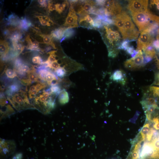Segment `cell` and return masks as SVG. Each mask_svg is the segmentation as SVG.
<instances>
[{
	"label": "cell",
	"mask_w": 159,
	"mask_h": 159,
	"mask_svg": "<svg viewBox=\"0 0 159 159\" xmlns=\"http://www.w3.org/2000/svg\"><path fill=\"white\" fill-rule=\"evenodd\" d=\"M131 14L132 19L140 31L154 25L159 24V17L153 14L148 9Z\"/></svg>",
	"instance_id": "obj_1"
},
{
	"label": "cell",
	"mask_w": 159,
	"mask_h": 159,
	"mask_svg": "<svg viewBox=\"0 0 159 159\" xmlns=\"http://www.w3.org/2000/svg\"><path fill=\"white\" fill-rule=\"evenodd\" d=\"M8 99L13 107L18 111L34 108L30 103L26 92L22 90H20L9 96Z\"/></svg>",
	"instance_id": "obj_2"
},
{
	"label": "cell",
	"mask_w": 159,
	"mask_h": 159,
	"mask_svg": "<svg viewBox=\"0 0 159 159\" xmlns=\"http://www.w3.org/2000/svg\"><path fill=\"white\" fill-rule=\"evenodd\" d=\"M139 32L132 22L130 16L126 12L125 16L123 30L121 34L122 38L131 41L136 40L138 38Z\"/></svg>",
	"instance_id": "obj_3"
},
{
	"label": "cell",
	"mask_w": 159,
	"mask_h": 159,
	"mask_svg": "<svg viewBox=\"0 0 159 159\" xmlns=\"http://www.w3.org/2000/svg\"><path fill=\"white\" fill-rule=\"evenodd\" d=\"M104 28L105 31V41L108 51L117 49L115 47L117 46L118 48L121 43L120 41L121 38L119 33L117 31L112 29L108 26H104Z\"/></svg>",
	"instance_id": "obj_4"
},
{
	"label": "cell",
	"mask_w": 159,
	"mask_h": 159,
	"mask_svg": "<svg viewBox=\"0 0 159 159\" xmlns=\"http://www.w3.org/2000/svg\"><path fill=\"white\" fill-rule=\"evenodd\" d=\"M143 53L141 50L134 57L127 59L124 63L125 67L127 69L133 70L139 69L145 65L143 62Z\"/></svg>",
	"instance_id": "obj_5"
},
{
	"label": "cell",
	"mask_w": 159,
	"mask_h": 159,
	"mask_svg": "<svg viewBox=\"0 0 159 159\" xmlns=\"http://www.w3.org/2000/svg\"><path fill=\"white\" fill-rule=\"evenodd\" d=\"M78 1L74 6H76V12L81 16L90 14L92 10L96 6L95 2L92 1Z\"/></svg>",
	"instance_id": "obj_6"
},
{
	"label": "cell",
	"mask_w": 159,
	"mask_h": 159,
	"mask_svg": "<svg viewBox=\"0 0 159 159\" xmlns=\"http://www.w3.org/2000/svg\"><path fill=\"white\" fill-rule=\"evenodd\" d=\"M154 40L153 37L149 33L144 31H141L137 41V50L142 49L144 52L148 47L152 45Z\"/></svg>",
	"instance_id": "obj_7"
},
{
	"label": "cell",
	"mask_w": 159,
	"mask_h": 159,
	"mask_svg": "<svg viewBox=\"0 0 159 159\" xmlns=\"http://www.w3.org/2000/svg\"><path fill=\"white\" fill-rule=\"evenodd\" d=\"M105 15L108 17L115 16L122 11V7L117 1H106L105 6Z\"/></svg>",
	"instance_id": "obj_8"
},
{
	"label": "cell",
	"mask_w": 159,
	"mask_h": 159,
	"mask_svg": "<svg viewBox=\"0 0 159 159\" xmlns=\"http://www.w3.org/2000/svg\"><path fill=\"white\" fill-rule=\"evenodd\" d=\"M148 0H129L127 8L131 13H135L146 10L148 9Z\"/></svg>",
	"instance_id": "obj_9"
},
{
	"label": "cell",
	"mask_w": 159,
	"mask_h": 159,
	"mask_svg": "<svg viewBox=\"0 0 159 159\" xmlns=\"http://www.w3.org/2000/svg\"><path fill=\"white\" fill-rule=\"evenodd\" d=\"M77 19V16L74 7L70 5L68 14L63 26L69 28L78 27Z\"/></svg>",
	"instance_id": "obj_10"
},
{
	"label": "cell",
	"mask_w": 159,
	"mask_h": 159,
	"mask_svg": "<svg viewBox=\"0 0 159 159\" xmlns=\"http://www.w3.org/2000/svg\"><path fill=\"white\" fill-rule=\"evenodd\" d=\"M15 147V143L13 140L0 139V150L1 154L8 155L14 151Z\"/></svg>",
	"instance_id": "obj_11"
},
{
	"label": "cell",
	"mask_w": 159,
	"mask_h": 159,
	"mask_svg": "<svg viewBox=\"0 0 159 159\" xmlns=\"http://www.w3.org/2000/svg\"><path fill=\"white\" fill-rule=\"evenodd\" d=\"M110 79L118 82L122 85H125L127 78L125 72L122 70L118 69L114 71L110 77Z\"/></svg>",
	"instance_id": "obj_12"
},
{
	"label": "cell",
	"mask_w": 159,
	"mask_h": 159,
	"mask_svg": "<svg viewBox=\"0 0 159 159\" xmlns=\"http://www.w3.org/2000/svg\"><path fill=\"white\" fill-rule=\"evenodd\" d=\"M126 11H123L119 14L114 16L113 19L114 24L118 28L121 34L123 32L125 22V16Z\"/></svg>",
	"instance_id": "obj_13"
},
{
	"label": "cell",
	"mask_w": 159,
	"mask_h": 159,
	"mask_svg": "<svg viewBox=\"0 0 159 159\" xmlns=\"http://www.w3.org/2000/svg\"><path fill=\"white\" fill-rule=\"evenodd\" d=\"M140 103L143 109L150 106L158 107L156 100L150 94L149 96L144 97Z\"/></svg>",
	"instance_id": "obj_14"
},
{
	"label": "cell",
	"mask_w": 159,
	"mask_h": 159,
	"mask_svg": "<svg viewBox=\"0 0 159 159\" xmlns=\"http://www.w3.org/2000/svg\"><path fill=\"white\" fill-rule=\"evenodd\" d=\"M67 28L65 27H60L56 29L51 32V36L56 39L60 40Z\"/></svg>",
	"instance_id": "obj_15"
},
{
	"label": "cell",
	"mask_w": 159,
	"mask_h": 159,
	"mask_svg": "<svg viewBox=\"0 0 159 159\" xmlns=\"http://www.w3.org/2000/svg\"><path fill=\"white\" fill-rule=\"evenodd\" d=\"M22 37V34L20 30L16 28L12 29L9 38L12 42H17Z\"/></svg>",
	"instance_id": "obj_16"
},
{
	"label": "cell",
	"mask_w": 159,
	"mask_h": 159,
	"mask_svg": "<svg viewBox=\"0 0 159 159\" xmlns=\"http://www.w3.org/2000/svg\"><path fill=\"white\" fill-rule=\"evenodd\" d=\"M58 99L59 103L61 105L67 103L69 100L68 92L64 89L61 90L59 94Z\"/></svg>",
	"instance_id": "obj_17"
},
{
	"label": "cell",
	"mask_w": 159,
	"mask_h": 159,
	"mask_svg": "<svg viewBox=\"0 0 159 159\" xmlns=\"http://www.w3.org/2000/svg\"><path fill=\"white\" fill-rule=\"evenodd\" d=\"M148 90L149 94L156 100L159 107V87L150 86L149 87Z\"/></svg>",
	"instance_id": "obj_18"
},
{
	"label": "cell",
	"mask_w": 159,
	"mask_h": 159,
	"mask_svg": "<svg viewBox=\"0 0 159 159\" xmlns=\"http://www.w3.org/2000/svg\"><path fill=\"white\" fill-rule=\"evenodd\" d=\"M1 109H3V110H1V117H5L9 116L11 114H13L15 111L9 105H5L4 107V106H1Z\"/></svg>",
	"instance_id": "obj_19"
},
{
	"label": "cell",
	"mask_w": 159,
	"mask_h": 159,
	"mask_svg": "<svg viewBox=\"0 0 159 159\" xmlns=\"http://www.w3.org/2000/svg\"><path fill=\"white\" fill-rule=\"evenodd\" d=\"M8 43L5 40H0V55L1 57L6 56L9 50Z\"/></svg>",
	"instance_id": "obj_20"
},
{
	"label": "cell",
	"mask_w": 159,
	"mask_h": 159,
	"mask_svg": "<svg viewBox=\"0 0 159 159\" xmlns=\"http://www.w3.org/2000/svg\"><path fill=\"white\" fill-rule=\"evenodd\" d=\"M36 17L39 19L41 24L43 26H51L50 22L53 23V22L47 16H36Z\"/></svg>",
	"instance_id": "obj_21"
},
{
	"label": "cell",
	"mask_w": 159,
	"mask_h": 159,
	"mask_svg": "<svg viewBox=\"0 0 159 159\" xmlns=\"http://www.w3.org/2000/svg\"><path fill=\"white\" fill-rule=\"evenodd\" d=\"M20 21V19L18 16L13 14L9 15L7 19L9 24L15 26L19 25Z\"/></svg>",
	"instance_id": "obj_22"
},
{
	"label": "cell",
	"mask_w": 159,
	"mask_h": 159,
	"mask_svg": "<svg viewBox=\"0 0 159 159\" xmlns=\"http://www.w3.org/2000/svg\"><path fill=\"white\" fill-rule=\"evenodd\" d=\"M19 26L22 29L27 31L28 28L32 26V24L29 20L24 17L20 19Z\"/></svg>",
	"instance_id": "obj_23"
},
{
	"label": "cell",
	"mask_w": 159,
	"mask_h": 159,
	"mask_svg": "<svg viewBox=\"0 0 159 159\" xmlns=\"http://www.w3.org/2000/svg\"><path fill=\"white\" fill-rule=\"evenodd\" d=\"M40 35L43 38V41L45 43L50 45L54 49H56L55 45L53 41L52 37L51 35L41 34Z\"/></svg>",
	"instance_id": "obj_24"
},
{
	"label": "cell",
	"mask_w": 159,
	"mask_h": 159,
	"mask_svg": "<svg viewBox=\"0 0 159 159\" xmlns=\"http://www.w3.org/2000/svg\"><path fill=\"white\" fill-rule=\"evenodd\" d=\"M75 31L72 28H67L65 31L63 36L60 40L61 42L66 39H68L72 37L75 34Z\"/></svg>",
	"instance_id": "obj_25"
},
{
	"label": "cell",
	"mask_w": 159,
	"mask_h": 159,
	"mask_svg": "<svg viewBox=\"0 0 159 159\" xmlns=\"http://www.w3.org/2000/svg\"><path fill=\"white\" fill-rule=\"evenodd\" d=\"M144 53L145 55L149 56L152 58L156 56V52L152 45L148 46L144 52Z\"/></svg>",
	"instance_id": "obj_26"
},
{
	"label": "cell",
	"mask_w": 159,
	"mask_h": 159,
	"mask_svg": "<svg viewBox=\"0 0 159 159\" xmlns=\"http://www.w3.org/2000/svg\"><path fill=\"white\" fill-rule=\"evenodd\" d=\"M19 87L17 84H13L9 87L7 93L9 96L19 91Z\"/></svg>",
	"instance_id": "obj_27"
},
{
	"label": "cell",
	"mask_w": 159,
	"mask_h": 159,
	"mask_svg": "<svg viewBox=\"0 0 159 159\" xmlns=\"http://www.w3.org/2000/svg\"><path fill=\"white\" fill-rule=\"evenodd\" d=\"M56 10L59 14H61L64 11L67 6H68L69 3L67 1H65L62 4L57 3L56 4Z\"/></svg>",
	"instance_id": "obj_28"
},
{
	"label": "cell",
	"mask_w": 159,
	"mask_h": 159,
	"mask_svg": "<svg viewBox=\"0 0 159 159\" xmlns=\"http://www.w3.org/2000/svg\"><path fill=\"white\" fill-rule=\"evenodd\" d=\"M93 20L94 21V27L95 29L99 28L102 27L103 26L102 20L98 15H96Z\"/></svg>",
	"instance_id": "obj_29"
},
{
	"label": "cell",
	"mask_w": 159,
	"mask_h": 159,
	"mask_svg": "<svg viewBox=\"0 0 159 159\" xmlns=\"http://www.w3.org/2000/svg\"><path fill=\"white\" fill-rule=\"evenodd\" d=\"M57 79L55 75L49 71L46 75L45 81L47 82L49 84L51 85L53 81Z\"/></svg>",
	"instance_id": "obj_30"
},
{
	"label": "cell",
	"mask_w": 159,
	"mask_h": 159,
	"mask_svg": "<svg viewBox=\"0 0 159 159\" xmlns=\"http://www.w3.org/2000/svg\"><path fill=\"white\" fill-rule=\"evenodd\" d=\"M13 46L14 51H16L17 54H19L23 50L24 47L22 44L17 42H12Z\"/></svg>",
	"instance_id": "obj_31"
},
{
	"label": "cell",
	"mask_w": 159,
	"mask_h": 159,
	"mask_svg": "<svg viewBox=\"0 0 159 159\" xmlns=\"http://www.w3.org/2000/svg\"><path fill=\"white\" fill-rule=\"evenodd\" d=\"M131 41L128 39L124 40L121 43L117 48L118 49H122L126 51L127 48L129 47L130 42Z\"/></svg>",
	"instance_id": "obj_32"
},
{
	"label": "cell",
	"mask_w": 159,
	"mask_h": 159,
	"mask_svg": "<svg viewBox=\"0 0 159 159\" xmlns=\"http://www.w3.org/2000/svg\"><path fill=\"white\" fill-rule=\"evenodd\" d=\"M56 74L59 77H64L66 73V71L63 67H60L55 70Z\"/></svg>",
	"instance_id": "obj_33"
},
{
	"label": "cell",
	"mask_w": 159,
	"mask_h": 159,
	"mask_svg": "<svg viewBox=\"0 0 159 159\" xmlns=\"http://www.w3.org/2000/svg\"><path fill=\"white\" fill-rule=\"evenodd\" d=\"M50 93L55 95H59L61 91L59 86L57 85H52L50 89Z\"/></svg>",
	"instance_id": "obj_34"
},
{
	"label": "cell",
	"mask_w": 159,
	"mask_h": 159,
	"mask_svg": "<svg viewBox=\"0 0 159 159\" xmlns=\"http://www.w3.org/2000/svg\"><path fill=\"white\" fill-rule=\"evenodd\" d=\"M56 51H52L48 52L49 55L48 57L47 61L50 63L55 62L57 60L56 59V55L55 54Z\"/></svg>",
	"instance_id": "obj_35"
},
{
	"label": "cell",
	"mask_w": 159,
	"mask_h": 159,
	"mask_svg": "<svg viewBox=\"0 0 159 159\" xmlns=\"http://www.w3.org/2000/svg\"><path fill=\"white\" fill-rule=\"evenodd\" d=\"M7 77L9 78H12L16 76L14 70L11 69H7L5 71Z\"/></svg>",
	"instance_id": "obj_36"
},
{
	"label": "cell",
	"mask_w": 159,
	"mask_h": 159,
	"mask_svg": "<svg viewBox=\"0 0 159 159\" xmlns=\"http://www.w3.org/2000/svg\"><path fill=\"white\" fill-rule=\"evenodd\" d=\"M29 80L30 82H31L36 81L38 79V77L37 74L33 72H31L28 74Z\"/></svg>",
	"instance_id": "obj_37"
},
{
	"label": "cell",
	"mask_w": 159,
	"mask_h": 159,
	"mask_svg": "<svg viewBox=\"0 0 159 159\" xmlns=\"http://www.w3.org/2000/svg\"><path fill=\"white\" fill-rule=\"evenodd\" d=\"M118 50L117 49H115L108 51V56L112 58L115 57L118 53Z\"/></svg>",
	"instance_id": "obj_38"
},
{
	"label": "cell",
	"mask_w": 159,
	"mask_h": 159,
	"mask_svg": "<svg viewBox=\"0 0 159 159\" xmlns=\"http://www.w3.org/2000/svg\"><path fill=\"white\" fill-rule=\"evenodd\" d=\"M32 62L34 64H41L42 63L41 58L39 56L34 57L32 59Z\"/></svg>",
	"instance_id": "obj_39"
},
{
	"label": "cell",
	"mask_w": 159,
	"mask_h": 159,
	"mask_svg": "<svg viewBox=\"0 0 159 159\" xmlns=\"http://www.w3.org/2000/svg\"><path fill=\"white\" fill-rule=\"evenodd\" d=\"M58 60L51 63L50 64V68L55 70L60 67V64L57 62Z\"/></svg>",
	"instance_id": "obj_40"
},
{
	"label": "cell",
	"mask_w": 159,
	"mask_h": 159,
	"mask_svg": "<svg viewBox=\"0 0 159 159\" xmlns=\"http://www.w3.org/2000/svg\"><path fill=\"white\" fill-rule=\"evenodd\" d=\"M23 64L22 61L20 59H17L15 61V66L18 69Z\"/></svg>",
	"instance_id": "obj_41"
},
{
	"label": "cell",
	"mask_w": 159,
	"mask_h": 159,
	"mask_svg": "<svg viewBox=\"0 0 159 159\" xmlns=\"http://www.w3.org/2000/svg\"><path fill=\"white\" fill-rule=\"evenodd\" d=\"M48 8L49 11H52L56 10V6L55 4H54L49 1L48 3Z\"/></svg>",
	"instance_id": "obj_42"
},
{
	"label": "cell",
	"mask_w": 159,
	"mask_h": 159,
	"mask_svg": "<svg viewBox=\"0 0 159 159\" xmlns=\"http://www.w3.org/2000/svg\"><path fill=\"white\" fill-rule=\"evenodd\" d=\"M152 46L158 52V53H159V41L157 40H154Z\"/></svg>",
	"instance_id": "obj_43"
},
{
	"label": "cell",
	"mask_w": 159,
	"mask_h": 159,
	"mask_svg": "<svg viewBox=\"0 0 159 159\" xmlns=\"http://www.w3.org/2000/svg\"><path fill=\"white\" fill-rule=\"evenodd\" d=\"M45 87V85L43 84L39 83L36 85L35 90L38 92L42 89L44 88Z\"/></svg>",
	"instance_id": "obj_44"
},
{
	"label": "cell",
	"mask_w": 159,
	"mask_h": 159,
	"mask_svg": "<svg viewBox=\"0 0 159 159\" xmlns=\"http://www.w3.org/2000/svg\"><path fill=\"white\" fill-rule=\"evenodd\" d=\"M153 58L151 57L145 55L143 56V62L145 65L147 63L150 62L152 59Z\"/></svg>",
	"instance_id": "obj_45"
},
{
	"label": "cell",
	"mask_w": 159,
	"mask_h": 159,
	"mask_svg": "<svg viewBox=\"0 0 159 159\" xmlns=\"http://www.w3.org/2000/svg\"><path fill=\"white\" fill-rule=\"evenodd\" d=\"M153 84L159 86V72L155 74V78Z\"/></svg>",
	"instance_id": "obj_46"
},
{
	"label": "cell",
	"mask_w": 159,
	"mask_h": 159,
	"mask_svg": "<svg viewBox=\"0 0 159 159\" xmlns=\"http://www.w3.org/2000/svg\"><path fill=\"white\" fill-rule=\"evenodd\" d=\"M106 0H96L95 3L96 5L97 6H105Z\"/></svg>",
	"instance_id": "obj_47"
},
{
	"label": "cell",
	"mask_w": 159,
	"mask_h": 159,
	"mask_svg": "<svg viewBox=\"0 0 159 159\" xmlns=\"http://www.w3.org/2000/svg\"><path fill=\"white\" fill-rule=\"evenodd\" d=\"M134 50V48L133 46H129L127 48L126 51L127 53L131 55L132 54Z\"/></svg>",
	"instance_id": "obj_48"
},
{
	"label": "cell",
	"mask_w": 159,
	"mask_h": 159,
	"mask_svg": "<svg viewBox=\"0 0 159 159\" xmlns=\"http://www.w3.org/2000/svg\"><path fill=\"white\" fill-rule=\"evenodd\" d=\"M38 2L39 4L42 7H46L47 5V1L45 0H38Z\"/></svg>",
	"instance_id": "obj_49"
},
{
	"label": "cell",
	"mask_w": 159,
	"mask_h": 159,
	"mask_svg": "<svg viewBox=\"0 0 159 159\" xmlns=\"http://www.w3.org/2000/svg\"><path fill=\"white\" fill-rule=\"evenodd\" d=\"M151 4H155L157 9L159 10V0L151 1Z\"/></svg>",
	"instance_id": "obj_50"
},
{
	"label": "cell",
	"mask_w": 159,
	"mask_h": 159,
	"mask_svg": "<svg viewBox=\"0 0 159 159\" xmlns=\"http://www.w3.org/2000/svg\"><path fill=\"white\" fill-rule=\"evenodd\" d=\"M50 93L47 92H44L43 93L42 95L46 99H48L49 97V96L50 95Z\"/></svg>",
	"instance_id": "obj_51"
},
{
	"label": "cell",
	"mask_w": 159,
	"mask_h": 159,
	"mask_svg": "<svg viewBox=\"0 0 159 159\" xmlns=\"http://www.w3.org/2000/svg\"><path fill=\"white\" fill-rule=\"evenodd\" d=\"M36 88V85H33L31 86L29 88V93L32 92L33 91L35 90Z\"/></svg>",
	"instance_id": "obj_52"
},
{
	"label": "cell",
	"mask_w": 159,
	"mask_h": 159,
	"mask_svg": "<svg viewBox=\"0 0 159 159\" xmlns=\"http://www.w3.org/2000/svg\"><path fill=\"white\" fill-rule=\"evenodd\" d=\"M138 50H137V49L134 50L132 54L131 55L132 57H135L138 53Z\"/></svg>",
	"instance_id": "obj_53"
},
{
	"label": "cell",
	"mask_w": 159,
	"mask_h": 159,
	"mask_svg": "<svg viewBox=\"0 0 159 159\" xmlns=\"http://www.w3.org/2000/svg\"><path fill=\"white\" fill-rule=\"evenodd\" d=\"M156 38L159 41V34H157Z\"/></svg>",
	"instance_id": "obj_54"
},
{
	"label": "cell",
	"mask_w": 159,
	"mask_h": 159,
	"mask_svg": "<svg viewBox=\"0 0 159 159\" xmlns=\"http://www.w3.org/2000/svg\"><path fill=\"white\" fill-rule=\"evenodd\" d=\"M157 33L159 34V28L158 29V31H157Z\"/></svg>",
	"instance_id": "obj_55"
},
{
	"label": "cell",
	"mask_w": 159,
	"mask_h": 159,
	"mask_svg": "<svg viewBox=\"0 0 159 159\" xmlns=\"http://www.w3.org/2000/svg\"><path fill=\"white\" fill-rule=\"evenodd\" d=\"M158 55L159 56V53H158Z\"/></svg>",
	"instance_id": "obj_56"
}]
</instances>
